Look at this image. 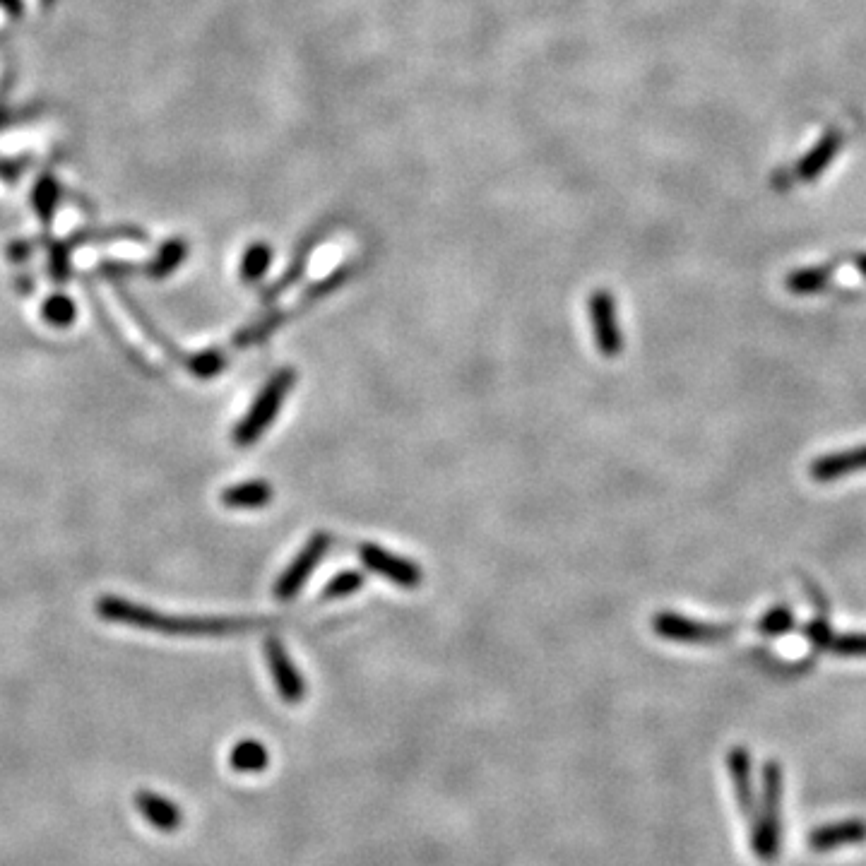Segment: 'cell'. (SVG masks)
I'll use <instances>...</instances> for the list:
<instances>
[{
	"mask_svg": "<svg viewBox=\"0 0 866 866\" xmlns=\"http://www.w3.org/2000/svg\"><path fill=\"white\" fill-rule=\"evenodd\" d=\"M97 612L104 621H114V624H126L135 628H145V631L166 633V636H212L222 638L229 633H241L248 628L263 626L265 619H212V616H171L154 612L142 604L126 602V599L106 595L97 602Z\"/></svg>",
	"mask_w": 866,
	"mask_h": 866,
	"instance_id": "1",
	"label": "cell"
},
{
	"mask_svg": "<svg viewBox=\"0 0 866 866\" xmlns=\"http://www.w3.org/2000/svg\"><path fill=\"white\" fill-rule=\"evenodd\" d=\"M782 768L777 761H768L761 773V797H758L756 818L751 826V850L763 862H775L782 840Z\"/></svg>",
	"mask_w": 866,
	"mask_h": 866,
	"instance_id": "2",
	"label": "cell"
},
{
	"mask_svg": "<svg viewBox=\"0 0 866 866\" xmlns=\"http://www.w3.org/2000/svg\"><path fill=\"white\" fill-rule=\"evenodd\" d=\"M296 383V371L294 369H282L265 383V388L260 390L255 402L248 409V414L239 421V426L234 429V443L241 448L253 446L265 431L270 429L272 421L280 414L284 397L292 393Z\"/></svg>",
	"mask_w": 866,
	"mask_h": 866,
	"instance_id": "3",
	"label": "cell"
},
{
	"mask_svg": "<svg viewBox=\"0 0 866 866\" xmlns=\"http://www.w3.org/2000/svg\"><path fill=\"white\" fill-rule=\"evenodd\" d=\"M330 547H332V537L328 532H316V535L308 539L306 547L296 554V559L289 563V566L284 568V573L277 578L275 597L282 599V602H289V599L299 595L301 587L308 583V578H311L313 571H316L320 559H323L325 551Z\"/></svg>",
	"mask_w": 866,
	"mask_h": 866,
	"instance_id": "4",
	"label": "cell"
},
{
	"mask_svg": "<svg viewBox=\"0 0 866 866\" xmlns=\"http://www.w3.org/2000/svg\"><path fill=\"white\" fill-rule=\"evenodd\" d=\"M587 313H590L592 337H595L597 352L607 359L619 357V354L624 352V332H621L614 296L609 292H595L590 296Z\"/></svg>",
	"mask_w": 866,
	"mask_h": 866,
	"instance_id": "5",
	"label": "cell"
},
{
	"mask_svg": "<svg viewBox=\"0 0 866 866\" xmlns=\"http://www.w3.org/2000/svg\"><path fill=\"white\" fill-rule=\"evenodd\" d=\"M652 628L664 640H674V643H691V645H710L722 643L734 633L732 626L720 624H703V621H691L686 616L674 612H660L652 619Z\"/></svg>",
	"mask_w": 866,
	"mask_h": 866,
	"instance_id": "6",
	"label": "cell"
},
{
	"mask_svg": "<svg viewBox=\"0 0 866 866\" xmlns=\"http://www.w3.org/2000/svg\"><path fill=\"white\" fill-rule=\"evenodd\" d=\"M359 559L366 568H369V571L378 573L381 578L390 580V583L407 587V590H414V587L424 583V573H421L417 563L402 559V556L378 547V544H361Z\"/></svg>",
	"mask_w": 866,
	"mask_h": 866,
	"instance_id": "7",
	"label": "cell"
},
{
	"mask_svg": "<svg viewBox=\"0 0 866 866\" xmlns=\"http://www.w3.org/2000/svg\"><path fill=\"white\" fill-rule=\"evenodd\" d=\"M265 660H268L272 681H275L277 693L284 703L296 705L306 698V681L301 679L299 669L287 655L284 645L277 638L265 640Z\"/></svg>",
	"mask_w": 866,
	"mask_h": 866,
	"instance_id": "8",
	"label": "cell"
},
{
	"mask_svg": "<svg viewBox=\"0 0 866 866\" xmlns=\"http://www.w3.org/2000/svg\"><path fill=\"white\" fill-rule=\"evenodd\" d=\"M727 770L732 777L734 785V797H737L739 811L744 814L746 821H753L758 811V797H756V782H753V758L744 746H734L727 753Z\"/></svg>",
	"mask_w": 866,
	"mask_h": 866,
	"instance_id": "9",
	"label": "cell"
},
{
	"mask_svg": "<svg viewBox=\"0 0 866 866\" xmlns=\"http://www.w3.org/2000/svg\"><path fill=\"white\" fill-rule=\"evenodd\" d=\"M866 840L864 818H842V821L823 823L806 835V842L814 852H835L847 845H859Z\"/></svg>",
	"mask_w": 866,
	"mask_h": 866,
	"instance_id": "10",
	"label": "cell"
},
{
	"mask_svg": "<svg viewBox=\"0 0 866 866\" xmlns=\"http://www.w3.org/2000/svg\"><path fill=\"white\" fill-rule=\"evenodd\" d=\"M135 806L145 821L152 828L162 830V833H176L183 823V814L179 804H174L171 799L162 797V794H154L150 790H140L135 794Z\"/></svg>",
	"mask_w": 866,
	"mask_h": 866,
	"instance_id": "11",
	"label": "cell"
},
{
	"mask_svg": "<svg viewBox=\"0 0 866 866\" xmlns=\"http://www.w3.org/2000/svg\"><path fill=\"white\" fill-rule=\"evenodd\" d=\"M864 470H866V446L821 455V458L814 460V465H811L809 472L816 482H835V479L847 477V474L864 472Z\"/></svg>",
	"mask_w": 866,
	"mask_h": 866,
	"instance_id": "12",
	"label": "cell"
},
{
	"mask_svg": "<svg viewBox=\"0 0 866 866\" xmlns=\"http://www.w3.org/2000/svg\"><path fill=\"white\" fill-rule=\"evenodd\" d=\"M275 496L272 486L263 479H253V482H243L222 491V503L227 508H239V510H255L265 508Z\"/></svg>",
	"mask_w": 866,
	"mask_h": 866,
	"instance_id": "13",
	"label": "cell"
},
{
	"mask_svg": "<svg viewBox=\"0 0 866 866\" xmlns=\"http://www.w3.org/2000/svg\"><path fill=\"white\" fill-rule=\"evenodd\" d=\"M229 765L241 775H258L270 765V753L258 739H243L231 749Z\"/></svg>",
	"mask_w": 866,
	"mask_h": 866,
	"instance_id": "14",
	"label": "cell"
},
{
	"mask_svg": "<svg viewBox=\"0 0 866 866\" xmlns=\"http://www.w3.org/2000/svg\"><path fill=\"white\" fill-rule=\"evenodd\" d=\"M830 275H833V270L826 268V265L823 268H802L792 272L785 284L792 294H816L826 287Z\"/></svg>",
	"mask_w": 866,
	"mask_h": 866,
	"instance_id": "15",
	"label": "cell"
},
{
	"mask_svg": "<svg viewBox=\"0 0 866 866\" xmlns=\"http://www.w3.org/2000/svg\"><path fill=\"white\" fill-rule=\"evenodd\" d=\"M121 299H123V304H126V311H128V316L135 320V323L140 325V330L145 332L147 337H150V340L154 342V344H159V349H164L166 354H169V357H174V359H183L181 357V352L179 349H176V344H171L169 340H166V337L162 335V332H159L157 328H152V323H150V318L145 316V313L140 311V306L138 304H133V299H130V296L126 294V292H121Z\"/></svg>",
	"mask_w": 866,
	"mask_h": 866,
	"instance_id": "16",
	"label": "cell"
},
{
	"mask_svg": "<svg viewBox=\"0 0 866 866\" xmlns=\"http://www.w3.org/2000/svg\"><path fill=\"white\" fill-rule=\"evenodd\" d=\"M364 575L359 571H342L337 573L335 578L330 580L328 585L323 587V597L325 599H342L354 595V592H359L361 587H364Z\"/></svg>",
	"mask_w": 866,
	"mask_h": 866,
	"instance_id": "17",
	"label": "cell"
},
{
	"mask_svg": "<svg viewBox=\"0 0 866 866\" xmlns=\"http://www.w3.org/2000/svg\"><path fill=\"white\" fill-rule=\"evenodd\" d=\"M44 318L49 320L51 325H58V328H65V325H70L75 320V304L68 299V296H51L49 301L44 304Z\"/></svg>",
	"mask_w": 866,
	"mask_h": 866,
	"instance_id": "18",
	"label": "cell"
},
{
	"mask_svg": "<svg viewBox=\"0 0 866 866\" xmlns=\"http://www.w3.org/2000/svg\"><path fill=\"white\" fill-rule=\"evenodd\" d=\"M224 366H227V359H224V352H219V349H207V352H200L198 357L188 361V369L200 378L217 376Z\"/></svg>",
	"mask_w": 866,
	"mask_h": 866,
	"instance_id": "19",
	"label": "cell"
},
{
	"mask_svg": "<svg viewBox=\"0 0 866 866\" xmlns=\"http://www.w3.org/2000/svg\"><path fill=\"white\" fill-rule=\"evenodd\" d=\"M270 265V251L265 246H253L248 248L246 258H243L241 265V275L246 282L260 280V277L265 275V270H268Z\"/></svg>",
	"mask_w": 866,
	"mask_h": 866,
	"instance_id": "20",
	"label": "cell"
},
{
	"mask_svg": "<svg viewBox=\"0 0 866 866\" xmlns=\"http://www.w3.org/2000/svg\"><path fill=\"white\" fill-rule=\"evenodd\" d=\"M826 650H833L842 657H866V636L864 633H850V636H830Z\"/></svg>",
	"mask_w": 866,
	"mask_h": 866,
	"instance_id": "21",
	"label": "cell"
},
{
	"mask_svg": "<svg viewBox=\"0 0 866 866\" xmlns=\"http://www.w3.org/2000/svg\"><path fill=\"white\" fill-rule=\"evenodd\" d=\"M794 628V614L790 609H773V612H768L763 616L761 621H758V631L765 633V636H782V633L792 631Z\"/></svg>",
	"mask_w": 866,
	"mask_h": 866,
	"instance_id": "22",
	"label": "cell"
},
{
	"mask_svg": "<svg viewBox=\"0 0 866 866\" xmlns=\"http://www.w3.org/2000/svg\"><path fill=\"white\" fill-rule=\"evenodd\" d=\"M181 260H183V243H169V246L162 251V255L157 258V263L152 265L150 272L154 277H164L169 275V272H174Z\"/></svg>",
	"mask_w": 866,
	"mask_h": 866,
	"instance_id": "23",
	"label": "cell"
},
{
	"mask_svg": "<svg viewBox=\"0 0 866 866\" xmlns=\"http://www.w3.org/2000/svg\"><path fill=\"white\" fill-rule=\"evenodd\" d=\"M857 270L862 272V275L866 277V255H862V258H857Z\"/></svg>",
	"mask_w": 866,
	"mask_h": 866,
	"instance_id": "24",
	"label": "cell"
}]
</instances>
